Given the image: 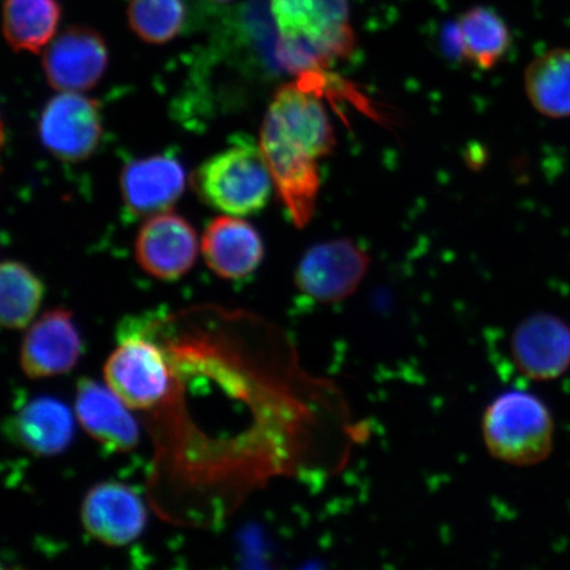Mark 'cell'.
<instances>
[{
	"instance_id": "cell-13",
	"label": "cell",
	"mask_w": 570,
	"mask_h": 570,
	"mask_svg": "<svg viewBox=\"0 0 570 570\" xmlns=\"http://www.w3.org/2000/svg\"><path fill=\"white\" fill-rule=\"evenodd\" d=\"M127 405L101 383L81 377L76 386L75 411L82 430L107 451L131 452L139 443V428Z\"/></svg>"
},
{
	"instance_id": "cell-20",
	"label": "cell",
	"mask_w": 570,
	"mask_h": 570,
	"mask_svg": "<svg viewBox=\"0 0 570 570\" xmlns=\"http://www.w3.org/2000/svg\"><path fill=\"white\" fill-rule=\"evenodd\" d=\"M45 298L40 277L18 261H4L0 268V321L10 331L24 330Z\"/></svg>"
},
{
	"instance_id": "cell-5",
	"label": "cell",
	"mask_w": 570,
	"mask_h": 570,
	"mask_svg": "<svg viewBox=\"0 0 570 570\" xmlns=\"http://www.w3.org/2000/svg\"><path fill=\"white\" fill-rule=\"evenodd\" d=\"M104 375L107 387L138 411L158 407L173 382L167 352L139 333L120 341L105 363Z\"/></svg>"
},
{
	"instance_id": "cell-18",
	"label": "cell",
	"mask_w": 570,
	"mask_h": 570,
	"mask_svg": "<svg viewBox=\"0 0 570 570\" xmlns=\"http://www.w3.org/2000/svg\"><path fill=\"white\" fill-rule=\"evenodd\" d=\"M524 88L541 116L570 117V48H554L532 60L525 69Z\"/></svg>"
},
{
	"instance_id": "cell-22",
	"label": "cell",
	"mask_w": 570,
	"mask_h": 570,
	"mask_svg": "<svg viewBox=\"0 0 570 570\" xmlns=\"http://www.w3.org/2000/svg\"><path fill=\"white\" fill-rule=\"evenodd\" d=\"M210 2H216V3H229V2H232V0H210Z\"/></svg>"
},
{
	"instance_id": "cell-10",
	"label": "cell",
	"mask_w": 570,
	"mask_h": 570,
	"mask_svg": "<svg viewBox=\"0 0 570 570\" xmlns=\"http://www.w3.org/2000/svg\"><path fill=\"white\" fill-rule=\"evenodd\" d=\"M82 342L66 308L45 313L27 331L20 347V367L30 380L68 374L80 361Z\"/></svg>"
},
{
	"instance_id": "cell-6",
	"label": "cell",
	"mask_w": 570,
	"mask_h": 570,
	"mask_svg": "<svg viewBox=\"0 0 570 570\" xmlns=\"http://www.w3.org/2000/svg\"><path fill=\"white\" fill-rule=\"evenodd\" d=\"M368 267L370 256L354 240H327L311 247L298 263L296 288L320 304L341 303L360 288Z\"/></svg>"
},
{
	"instance_id": "cell-9",
	"label": "cell",
	"mask_w": 570,
	"mask_h": 570,
	"mask_svg": "<svg viewBox=\"0 0 570 570\" xmlns=\"http://www.w3.org/2000/svg\"><path fill=\"white\" fill-rule=\"evenodd\" d=\"M198 255L195 227L173 212L154 214L135 242L139 266L156 279L174 282L194 267Z\"/></svg>"
},
{
	"instance_id": "cell-14",
	"label": "cell",
	"mask_w": 570,
	"mask_h": 570,
	"mask_svg": "<svg viewBox=\"0 0 570 570\" xmlns=\"http://www.w3.org/2000/svg\"><path fill=\"white\" fill-rule=\"evenodd\" d=\"M187 183L183 164L169 155L128 161L120 174V194L128 212L148 216L167 212Z\"/></svg>"
},
{
	"instance_id": "cell-15",
	"label": "cell",
	"mask_w": 570,
	"mask_h": 570,
	"mask_svg": "<svg viewBox=\"0 0 570 570\" xmlns=\"http://www.w3.org/2000/svg\"><path fill=\"white\" fill-rule=\"evenodd\" d=\"M203 255L214 274L227 281L244 279L265 258V246L254 226L240 218L220 216L206 227Z\"/></svg>"
},
{
	"instance_id": "cell-3",
	"label": "cell",
	"mask_w": 570,
	"mask_h": 570,
	"mask_svg": "<svg viewBox=\"0 0 570 570\" xmlns=\"http://www.w3.org/2000/svg\"><path fill=\"white\" fill-rule=\"evenodd\" d=\"M191 184L210 208L245 217L266 208L274 181L261 147L242 139L204 161Z\"/></svg>"
},
{
	"instance_id": "cell-4",
	"label": "cell",
	"mask_w": 570,
	"mask_h": 570,
	"mask_svg": "<svg viewBox=\"0 0 570 570\" xmlns=\"http://www.w3.org/2000/svg\"><path fill=\"white\" fill-rule=\"evenodd\" d=\"M298 77L301 80L276 90L263 120L261 138L320 160L333 153L336 135L317 92L305 77Z\"/></svg>"
},
{
	"instance_id": "cell-2",
	"label": "cell",
	"mask_w": 570,
	"mask_h": 570,
	"mask_svg": "<svg viewBox=\"0 0 570 570\" xmlns=\"http://www.w3.org/2000/svg\"><path fill=\"white\" fill-rule=\"evenodd\" d=\"M482 436L491 458L512 466H533L552 453L553 419L538 396L512 390L484 410Z\"/></svg>"
},
{
	"instance_id": "cell-11",
	"label": "cell",
	"mask_w": 570,
	"mask_h": 570,
	"mask_svg": "<svg viewBox=\"0 0 570 570\" xmlns=\"http://www.w3.org/2000/svg\"><path fill=\"white\" fill-rule=\"evenodd\" d=\"M81 522L85 531L101 543L125 547L146 529L147 512L141 499L122 483L96 484L83 498Z\"/></svg>"
},
{
	"instance_id": "cell-7",
	"label": "cell",
	"mask_w": 570,
	"mask_h": 570,
	"mask_svg": "<svg viewBox=\"0 0 570 570\" xmlns=\"http://www.w3.org/2000/svg\"><path fill=\"white\" fill-rule=\"evenodd\" d=\"M101 107L80 92H61L41 112L39 137L55 158L77 163L95 154L102 138Z\"/></svg>"
},
{
	"instance_id": "cell-19",
	"label": "cell",
	"mask_w": 570,
	"mask_h": 570,
	"mask_svg": "<svg viewBox=\"0 0 570 570\" xmlns=\"http://www.w3.org/2000/svg\"><path fill=\"white\" fill-rule=\"evenodd\" d=\"M60 20L57 0H4L3 33L16 52L39 53L47 48Z\"/></svg>"
},
{
	"instance_id": "cell-16",
	"label": "cell",
	"mask_w": 570,
	"mask_h": 570,
	"mask_svg": "<svg viewBox=\"0 0 570 570\" xmlns=\"http://www.w3.org/2000/svg\"><path fill=\"white\" fill-rule=\"evenodd\" d=\"M11 438L35 455L60 454L73 439V417L66 404L39 396L26 403L10 423Z\"/></svg>"
},
{
	"instance_id": "cell-8",
	"label": "cell",
	"mask_w": 570,
	"mask_h": 570,
	"mask_svg": "<svg viewBox=\"0 0 570 570\" xmlns=\"http://www.w3.org/2000/svg\"><path fill=\"white\" fill-rule=\"evenodd\" d=\"M109 63L101 35L89 27H69L46 48L42 70L51 88L81 92L96 87Z\"/></svg>"
},
{
	"instance_id": "cell-12",
	"label": "cell",
	"mask_w": 570,
	"mask_h": 570,
	"mask_svg": "<svg viewBox=\"0 0 570 570\" xmlns=\"http://www.w3.org/2000/svg\"><path fill=\"white\" fill-rule=\"evenodd\" d=\"M510 346L519 372L530 380H558L570 367V327L548 313L524 318Z\"/></svg>"
},
{
	"instance_id": "cell-21",
	"label": "cell",
	"mask_w": 570,
	"mask_h": 570,
	"mask_svg": "<svg viewBox=\"0 0 570 570\" xmlns=\"http://www.w3.org/2000/svg\"><path fill=\"white\" fill-rule=\"evenodd\" d=\"M128 24L147 45L161 46L180 35L187 23L184 0H130Z\"/></svg>"
},
{
	"instance_id": "cell-1",
	"label": "cell",
	"mask_w": 570,
	"mask_h": 570,
	"mask_svg": "<svg viewBox=\"0 0 570 570\" xmlns=\"http://www.w3.org/2000/svg\"><path fill=\"white\" fill-rule=\"evenodd\" d=\"M277 31L275 59L288 73H316L355 47L347 0H269Z\"/></svg>"
},
{
	"instance_id": "cell-17",
	"label": "cell",
	"mask_w": 570,
	"mask_h": 570,
	"mask_svg": "<svg viewBox=\"0 0 570 570\" xmlns=\"http://www.w3.org/2000/svg\"><path fill=\"white\" fill-rule=\"evenodd\" d=\"M453 38L463 59L482 70L494 68L511 45L504 19L484 6L472 7L462 13L454 26Z\"/></svg>"
}]
</instances>
